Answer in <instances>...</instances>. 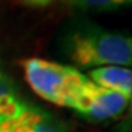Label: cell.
Here are the masks:
<instances>
[{"instance_id":"cell-1","label":"cell","mask_w":132,"mask_h":132,"mask_svg":"<svg viewBox=\"0 0 132 132\" xmlns=\"http://www.w3.org/2000/svg\"><path fill=\"white\" fill-rule=\"evenodd\" d=\"M63 48L76 69L101 66L132 68V35L125 32L107 31L95 25L81 27L65 38Z\"/></svg>"},{"instance_id":"cell-7","label":"cell","mask_w":132,"mask_h":132,"mask_svg":"<svg viewBox=\"0 0 132 132\" xmlns=\"http://www.w3.org/2000/svg\"><path fill=\"white\" fill-rule=\"evenodd\" d=\"M114 132H132V97L129 100L126 112L123 113V116L116 123Z\"/></svg>"},{"instance_id":"cell-6","label":"cell","mask_w":132,"mask_h":132,"mask_svg":"<svg viewBox=\"0 0 132 132\" xmlns=\"http://www.w3.org/2000/svg\"><path fill=\"white\" fill-rule=\"evenodd\" d=\"M68 6L79 10H106L132 3V0H63Z\"/></svg>"},{"instance_id":"cell-2","label":"cell","mask_w":132,"mask_h":132,"mask_svg":"<svg viewBox=\"0 0 132 132\" xmlns=\"http://www.w3.org/2000/svg\"><path fill=\"white\" fill-rule=\"evenodd\" d=\"M21 65L31 90L43 100L60 107H68L69 100L87 79V75L75 66L41 57L25 59Z\"/></svg>"},{"instance_id":"cell-5","label":"cell","mask_w":132,"mask_h":132,"mask_svg":"<svg viewBox=\"0 0 132 132\" xmlns=\"http://www.w3.org/2000/svg\"><path fill=\"white\" fill-rule=\"evenodd\" d=\"M88 78L95 85L110 91L132 97V68L125 66H101L88 71Z\"/></svg>"},{"instance_id":"cell-9","label":"cell","mask_w":132,"mask_h":132,"mask_svg":"<svg viewBox=\"0 0 132 132\" xmlns=\"http://www.w3.org/2000/svg\"><path fill=\"white\" fill-rule=\"evenodd\" d=\"M21 2L29 7H46V6L53 5L57 0H21Z\"/></svg>"},{"instance_id":"cell-8","label":"cell","mask_w":132,"mask_h":132,"mask_svg":"<svg viewBox=\"0 0 132 132\" xmlns=\"http://www.w3.org/2000/svg\"><path fill=\"white\" fill-rule=\"evenodd\" d=\"M13 91H18L13 79L0 68V95L9 94V93H13Z\"/></svg>"},{"instance_id":"cell-3","label":"cell","mask_w":132,"mask_h":132,"mask_svg":"<svg viewBox=\"0 0 132 132\" xmlns=\"http://www.w3.org/2000/svg\"><path fill=\"white\" fill-rule=\"evenodd\" d=\"M129 100V97L120 93L95 85L87 76L85 82L69 100L68 107L75 110L88 122L100 123L120 119L126 112Z\"/></svg>"},{"instance_id":"cell-4","label":"cell","mask_w":132,"mask_h":132,"mask_svg":"<svg viewBox=\"0 0 132 132\" xmlns=\"http://www.w3.org/2000/svg\"><path fill=\"white\" fill-rule=\"evenodd\" d=\"M0 132H68L60 119L40 107L28 104L22 113L13 119L2 120Z\"/></svg>"}]
</instances>
